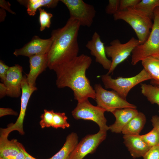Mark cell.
I'll use <instances>...</instances> for the list:
<instances>
[{"instance_id":"cell-1","label":"cell","mask_w":159,"mask_h":159,"mask_svg":"<svg viewBox=\"0 0 159 159\" xmlns=\"http://www.w3.org/2000/svg\"><path fill=\"white\" fill-rule=\"evenodd\" d=\"M91 57L83 54L56 67V85L59 88L68 87L74 99L80 102L89 98L95 99V92L86 73L92 63Z\"/></svg>"},{"instance_id":"cell-2","label":"cell","mask_w":159,"mask_h":159,"mask_svg":"<svg viewBox=\"0 0 159 159\" xmlns=\"http://www.w3.org/2000/svg\"><path fill=\"white\" fill-rule=\"evenodd\" d=\"M81 26L77 20L69 18L62 27L53 30L52 43L48 53V67L53 70L78 56L77 40Z\"/></svg>"},{"instance_id":"cell-3","label":"cell","mask_w":159,"mask_h":159,"mask_svg":"<svg viewBox=\"0 0 159 159\" xmlns=\"http://www.w3.org/2000/svg\"><path fill=\"white\" fill-rule=\"evenodd\" d=\"M113 16L115 20H123L131 26L140 44H143L148 39L153 26L152 19L135 7L119 10Z\"/></svg>"},{"instance_id":"cell-4","label":"cell","mask_w":159,"mask_h":159,"mask_svg":"<svg viewBox=\"0 0 159 159\" xmlns=\"http://www.w3.org/2000/svg\"><path fill=\"white\" fill-rule=\"evenodd\" d=\"M153 22L150 35L143 44L136 46L132 53L131 63L133 65L150 56L159 54V7L154 11Z\"/></svg>"},{"instance_id":"cell-5","label":"cell","mask_w":159,"mask_h":159,"mask_svg":"<svg viewBox=\"0 0 159 159\" xmlns=\"http://www.w3.org/2000/svg\"><path fill=\"white\" fill-rule=\"evenodd\" d=\"M101 79L105 88L112 89L125 100L130 90L134 87L145 81L152 80L144 68L139 73L131 77H119L113 79L107 74L102 75Z\"/></svg>"},{"instance_id":"cell-6","label":"cell","mask_w":159,"mask_h":159,"mask_svg":"<svg viewBox=\"0 0 159 159\" xmlns=\"http://www.w3.org/2000/svg\"><path fill=\"white\" fill-rule=\"evenodd\" d=\"M95 99L97 106L112 112L115 110L125 108L136 109L135 105L127 102L114 90L108 91L104 89L101 84L95 85Z\"/></svg>"},{"instance_id":"cell-7","label":"cell","mask_w":159,"mask_h":159,"mask_svg":"<svg viewBox=\"0 0 159 159\" xmlns=\"http://www.w3.org/2000/svg\"><path fill=\"white\" fill-rule=\"evenodd\" d=\"M106 110L97 106L92 105L88 99L78 102L76 107L72 111L73 117L77 120L82 119L92 121L98 125L99 130L107 132L109 130L104 116Z\"/></svg>"},{"instance_id":"cell-8","label":"cell","mask_w":159,"mask_h":159,"mask_svg":"<svg viewBox=\"0 0 159 159\" xmlns=\"http://www.w3.org/2000/svg\"><path fill=\"white\" fill-rule=\"evenodd\" d=\"M140 44L138 39L132 37L127 42L122 44L117 39L111 41L110 45L105 47L107 57L111 58L112 64L108 74L112 73L117 66L132 53L134 49Z\"/></svg>"},{"instance_id":"cell-9","label":"cell","mask_w":159,"mask_h":159,"mask_svg":"<svg viewBox=\"0 0 159 159\" xmlns=\"http://www.w3.org/2000/svg\"><path fill=\"white\" fill-rule=\"evenodd\" d=\"M68 8L70 18L78 21L81 26L90 27L96 11L94 6L82 0H61Z\"/></svg>"},{"instance_id":"cell-10","label":"cell","mask_w":159,"mask_h":159,"mask_svg":"<svg viewBox=\"0 0 159 159\" xmlns=\"http://www.w3.org/2000/svg\"><path fill=\"white\" fill-rule=\"evenodd\" d=\"M21 87V108L18 117L14 123L11 124L7 128L1 130V135L8 137L9 133L14 130L18 131L21 135L24 133L23 123L27 104L31 95L34 91L37 90V88L36 86H32L29 84L26 75L23 76Z\"/></svg>"},{"instance_id":"cell-11","label":"cell","mask_w":159,"mask_h":159,"mask_svg":"<svg viewBox=\"0 0 159 159\" xmlns=\"http://www.w3.org/2000/svg\"><path fill=\"white\" fill-rule=\"evenodd\" d=\"M106 136L107 132L100 130L96 134L87 135L77 143L68 159H83L87 154L93 153Z\"/></svg>"},{"instance_id":"cell-12","label":"cell","mask_w":159,"mask_h":159,"mask_svg":"<svg viewBox=\"0 0 159 159\" xmlns=\"http://www.w3.org/2000/svg\"><path fill=\"white\" fill-rule=\"evenodd\" d=\"M53 39L50 38L43 39L37 36H34L32 40L23 47L16 49L13 53L15 56L30 57L47 54L51 47Z\"/></svg>"},{"instance_id":"cell-13","label":"cell","mask_w":159,"mask_h":159,"mask_svg":"<svg viewBox=\"0 0 159 159\" xmlns=\"http://www.w3.org/2000/svg\"><path fill=\"white\" fill-rule=\"evenodd\" d=\"M22 71V67L19 64L10 67L3 82L7 89V96L16 98L21 95Z\"/></svg>"},{"instance_id":"cell-14","label":"cell","mask_w":159,"mask_h":159,"mask_svg":"<svg viewBox=\"0 0 159 159\" xmlns=\"http://www.w3.org/2000/svg\"><path fill=\"white\" fill-rule=\"evenodd\" d=\"M85 46L90 50V54L95 57V61L108 71L111 67L112 61L107 58L104 43L97 32L94 33L91 39L87 42Z\"/></svg>"},{"instance_id":"cell-15","label":"cell","mask_w":159,"mask_h":159,"mask_svg":"<svg viewBox=\"0 0 159 159\" xmlns=\"http://www.w3.org/2000/svg\"><path fill=\"white\" fill-rule=\"evenodd\" d=\"M123 138L124 144L133 158L143 157L151 148L140 135H124Z\"/></svg>"},{"instance_id":"cell-16","label":"cell","mask_w":159,"mask_h":159,"mask_svg":"<svg viewBox=\"0 0 159 159\" xmlns=\"http://www.w3.org/2000/svg\"><path fill=\"white\" fill-rule=\"evenodd\" d=\"M47 54L33 56L29 58L30 71L26 74L29 84L35 86V82L38 76L48 67Z\"/></svg>"},{"instance_id":"cell-17","label":"cell","mask_w":159,"mask_h":159,"mask_svg":"<svg viewBox=\"0 0 159 159\" xmlns=\"http://www.w3.org/2000/svg\"><path fill=\"white\" fill-rule=\"evenodd\" d=\"M139 112L136 109L132 108L115 110L111 113L115 117V120L113 124L109 126V130L116 133L122 132L123 128Z\"/></svg>"},{"instance_id":"cell-18","label":"cell","mask_w":159,"mask_h":159,"mask_svg":"<svg viewBox=\"0 0 159 159\" xmlns=\"http://www.w3.org/2000/svg\"><path fill=\"white\" fill-rule=\"evenodd\" d=\"M16 140H9L8 137L0 136V158L4 159H14L21 150Z\"/></svg>"},{"instance_id":"cell-19","label":"cell","mask_w":159,"mask_h":159,"mask_svg":"<svg viewBox=\"0 0 159 159\" xmlns=\"http://www.w3.org/2000/svg\"><path fill=\"white\" fill-rule=\"evenodd\" d=\"M146 122L145 115L143 113L139 112L123 128L122 133L124 135H139Z\"/></svg>"},{"instance_id":"cell-20","label":"cell","mask_w":159,"mask_h":159,"mask_svg":"<svg viewBox=\"0 0 159 159\" xmlns=\"http://www.w3.org/2000/svg\"><path fill=\"white\" fill-rule=\"evenodd\" d=\"M78 143L77 134L74 132L69 134L61 149L49 159H68L76 145Z\"/></svg>"},{"instance_id":"cell-21","label":"cell","mask_w":159,"mask_h":159,"mask_svg":"<svg viewBox=\"0 0 159 159\" xmlns=\"http://www.w3.org/2000/svg\"><path fill=\"white\" fill-rule=\"evenodd\" d=\"M59 1L58 0H18L20 3L25 5L27 8V12L30 16H34L37 9L44 7L48 8H53L57 5Z\"/></svg>"},{"instance_id":"cell-22","label":"cell","mask_w":159,"mask_h":159,"mask_svg":"<svg viewBox=\"0 0 159 159\" xmlns=\"http://www.w3.org/2000/svg\"><path fill=\"white\" fill-rule=\"evenodd\" d=\"M141 62L143 68L152 80L159 81V54L150 56Z\"/></svg>"},{"instance_id":"cell-23","label":"cell","mask_w":159,"mask_h":159,"mask_svg":"<svg viewBox=\"0 0 159 159\" xmlns=\"http://www.w3.org/2000/svg\"><path fill=\"white\" fill-rule=\"evenodd\" d=\"M141 92L151 104H156L159 106V86L152 84L142 83Z\"/></svg>"},{"instance_id":"cell-24","label":"cell","mask_w":159,"mask_h":159,"mask_svg":"<svg viewBox=\"0 0 159 159\" xmlns=\"http://www.w3.org/2000/svg\"><path fill=\"white\" fill-rule=\"evenodd\" d=\"M135 7L152 19L155 9L159 7V0H140Z\"/></svg>"},{"instance_id":"cell-25","label":"cell","mask_w":159,"mask_h":159,"mask_svg":"<svg viewBox=\"0 0 159 159\" xmlns=\"http://www.w3.org/2000/svg\"><path fill=\"white\" fill-rule=\"evenodd\" d=\"M67 117L64 112H54V113L52 127L57 129L61 128L64 129L70 126L67 122Z\"/></svg>"},{"instance_id":"cell-26","label":"cell","mask_w":159,"mask_h":159,"mask_svg":"<svg viewBox=\"0 0 159 159\" xmlns=\"http://www.w3.org/2000/svg\"><path fill=\"white\" fill-rule=\"evenodd\" d=\"M145 143L151 148L159 145V133L154 128L148 133L141 135Z\"/></svg>"},{"instance_id":"cell-27","label":"cell","mask_w":159,"mask_h":159,"mask_svg":"<svg viewBox=\"0 0 159 159\" xmlns=\"http://www.w3.org/2000/svg\"><path fill=\"white\" fill-rule=\"evenodd\" d=\"M38 10L39 13V21L40 26V30L42 31L45 28L50 27L51 24V20L53 15L41 8L39 9Z\"/></svg>"},{"instance_id":"cell-28","label":"cell","mask_w":159,"mask_h":159,"mask_svg":"<svg viewBox=\"0 0 159 159\" xmlns=\"http://www.w3.org/2000/svg\"><path fill=\"white\" fill-rule=\"evenodd\" d=\"M54 112L53 110H44V113L40 116L41 120L39 122L42 128L52 127Z\"/></svg>"},{"instance_id":"cell-29","label":"cell","mask_w":159,"mask_h":159,"mask_svg":"<svg viewBox=\"0 0 159 159\" xmlns=\"http://www.w3.org/2000/svg\"><path fill=\"white\" fill-rule=\"evenodd\" d=\"M120 5V0H109V4L105 8L106 13L114 15L119 10Z\"/></svg>"},{"instance_id":"cell-30","label":"cell","mask_w":159,"mask_h":159,"mask_svg":"<svg viewBox=\"0 0 159 159\" xmlns=\"http://www.w3.org/2000/svg\"><path fill=\"white\" fill-rule=\"evenodd\" d=\"M143 158V159H159V145L151 147Z\"/></svg>"},{"instance_id":"cell-31","label":"cell","mask_w":159,"mask_h":159,"mask_svg":"<svg viewBox=\"0 0 159 159\" xmlns=\"http://www.w3.org/2000/svg\"><path fill=\"white\" fill-rule=\"evenodd\" d=\"M140 0H120L119 10L135 7Z\"/></svg>"},{"instance_id":"cell-32","label":"cell","mask_w":159,"mask_h":159,"mask_svg":"<svg viewBox=\"0 0 159 159\" xmlns=\"http://www.w3.org/2000/svg\"><path fill=\"white\" fill-rule=\"evenodd\" d=\"M10 67L6 65L2 60L0 61V78L1 82L3 83L6 78Z\"/></svg>"},{"instance_id":"cell-33","label":"cell","mask_w":159,"mask_h":159,"mask_svg":"<svg viewBox=\"0 0 159 159\" xmlns=\"http://www.w3.org/2000/svg\"><path fill=\"white\" fill-rule=\"evenodd\" d=\"M8 115L17 116L18 113L11 108L2 107L0 108V117Z\"/></svg>"},{"instance_id":"cell-34","label":"cell","mask_w":159,"mask_h":159,"mask_svg":"<svg viewBox=\"0 0 159 159\" xmlns=\"http://www.w3.org/2000/svg\"><path fill=\"white\" fill-rule=\"evenodd\" d=\"M11 4L9 2L5 0H0V6L2 8L4 9L9 12L12 14H15V13L10 8Z\"/></svg>"},{"instance_id":"cell-35","label":"cell","mask_w":159,"mask_h":159,"mask_svg":"<svg viewBox=\"0 0 159 159\" xmlns=\"http://www.w3.org/2000/svg\"><path fill=\"white\" fill-rule=\"evenodd\" d=\"M151 121L153 128H155L159 133V116L157 115L153 116Z\"/></svg>"},{"instance_id":"cell-36","label":"cell","mask_w":159,"mask_h":159,"mask_svg":"<svg viewBox=\"0 0 159 159\" xmlns=\"http://www.w3.org/2000/svg\"><path fill=\"white\" fill-rule=\"evenodd\" d=\"M18 144L21 150L24 153L25 155V159H37L33 157L27 152L24 147L21 143L18 142Z\"/></svg>"},{"instance_id":"cell-37","label":"cell","mask_w":159,"mask_h":159,"mask_svg":"<svg viewBox=\"0 0 159 159\" xmlns=\"http://www.w3.org/2000/svg\"><path fill=\"white\" fill-rule=\"evenodd\" d=\"M7 89L4 84L2 82L0 83V97L1 98L7 95Z\"/></svg>"},{"instance_id":"cell-38","label":"cell","mask_w":159,"mask_h":159,"mask_svg":"<svg viewBox=\"0 0 159 159\" xmlns=\"http://www.w3.org/2000/svg\"><path fill=\"white\" fill-rule=\"evenodd\" d=\"M14 159H25V155L21 150L16 156Z\"/></svg>"},{"instance_id":"cell-39","label":"cell","mask_w":159,"mask_h":159,"mask_svg":"<svg viewBox=\"0 0 159 159\" xmlns=\"http://www.w3.org/2000/svg\"><path fill=\"white\" fill-rule=\"evenodd\" d=\"M0 13L2 14H0V21H2L4 20L6 15V13L4 10L2 8H1V9H0Z\"/></svg>"},{"instance_id":"cell-40","label":"cell","mask_w":159,"mask_h":159,"mask_svg":"<svg viewBox=\"0 0 159 159\" xmlns=\"http://www.w3.org/2000/svg\"><path fill=\"white\" fill-rule=\"evenodd\" d=\"M150 83L152 85L159 86V81L152 80Z\"/></svg>"},{"instance_id":"cell-41","label":"cell","mask_w":159,"mask_h":159,"mask_svg":"<svg viewBox=\"0 0 159 159\" xmlns=\"http://www.w3.org/2000/svg\"><path fill=\"white\" fill-rule=\"evenodd\" d=\"M0 159H4L0 158Z\"/></svg>"}]
</instances>
